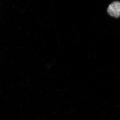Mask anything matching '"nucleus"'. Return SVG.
Here are the masks:
<instances>
[{
  "label": "nucleus",
  "instance_id": "1",
  "mask_svg": "<svg viewBox=\"0 0 120 120\" xmlns=\"http://www.w3.org/2000/svg\"><path fill=\"white\" fill-rule=\"evenodd\" d=\"M107 12L112 17L118 18L120 15V2L115 1L111 4L108 7Z\"/></svg>",
  "mask_w": 120,
  "mask_h": 120
}]
</instances>
